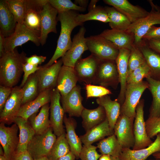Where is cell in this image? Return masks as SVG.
<instances>
[{"mask_svg": "<svg viewBox=\"0 0 160 160\" xmlns=\"http://www.w3.org/2000/svg\"><path fill=\"white\" fill-rule=\"evenodd\" d=\"M146 79L153 98L149 110V117H160V81L155 80L151 76Z\"/></svg>", "mask_w": 160, "mask_h": 160, "instance_id": "obj_34", "label": "cell"}, {"mask_svg": "<svg viewBox=\"0 0 160 160\" xmlns=\"http://www.w3.org/2000/svg\"><path fill=\"white\" fill-rule=\"evenodd\" d=\"M97 146L92 145H84L79 158L81 160H98L102 155L97 152Z\"/></svg>", "mask_w": 160, "mask_h": 160, "instance_id": "obj_46", "label": "cell"}, {"mask_svg": "<svg viewBox=\"0 0 160 160\" xmlns=\"http://www.w3.org/2000/svg\"><path fill=\"white\" fill-rule=\"evenodd\" d=\"M149 160H160V158H155L153 159H150Z\"/></svg>", "mask_w": 160, "mask_h": 160, "instance_id": "obj_62", "label": "cell"}, {"mask_svg": "<svg viewBox=\"0 0 160 160\" xmlns=\"http://www.w3.org/2000/svg\"><path fill=\"white\" fill-rule=\"evenodd\" d=\"M97 103L104 108L106 117L111 127L114 129L115 125L121 113V105L116 99L112 100L110 96L105 95L98 98Z\"/></svg>", "mask_w": 160, "mask_h": 160, "instance_id": "obj_29", "label": "cell"}, {"mask_svg": "<svg viewBox=\"0 0 160 160\" xmlns=\"http://www.w3.org/2000/svg\"><path fill=\"white\" fill-rule=\"evenodd\" d=\"M154 142L148 146L138 150L123 148L119 157L121 160H146L151 155L160 152V133L156 136Z\"/></svg>", "mask_w": 160, "mask_h": 160, "instance_id": "obj_24", "label": "cell"}, {"mask_svg": "<svg viewBox=\"0 0 160 160\" xmlns=\"http://www.w3.org/2000/svg\"><path fill=\"white\" fill-rule=\"evenodd\" d=\"M88 50L100 60H115L119 49L112 42L99 35L86 38Z\"/></svg>", "mask_w": 160, "mask_h": 160, "instance_id": "obj_4", "label": "cell"}, {"mask_svg": "<svg viewBox=\"0 0 160 160\" xmlns=\"http://www.w3.org/2000/svg\"><path fill=\"white\" fill-rule=\"evenodd\" d=\"M63 62L60 59L48 67H40L36 71L39 79V92L56 87L57 78Z\"/></svg>", "mask_w": 160, "mask_h": 160, "instance_id": "obj_17", "label": "cell"}, {"mask_svg": "<svg viewBox=\"0 0 160 160\" xmlns=\"http://www.w3.org/2000/svg\"><path fill=\"white\" fill-rule=\"evenodd\" d=\"M147 81L127 84L124 102L121 106L120 114L135 119L136 107L145 90L148 88Z\"/></svg>", "mask_w": 160, "mask_h": 160, "instance_id": "obj_6", "label": "cell"}, {"mask_svg": "<svg viewBox=\"0 0 160 160\" xmlns=\"http://www.w3.org/2000/svg\"><path fill=\"white\" fill-rule=\"evenodd\" d=\"M144 101L140 100L136 109V115L133 125V130L135 139L133 150H138L145 148L153 142L148 136L146 129L145 121L144 116Z\"/></svg>", "mask_w": 160, "mask_h": 160, "instance_id": "obj_9", "label": "cell"}, {"mask_svg": "<svg viewBox=\"0 0 160 160\" xmlns=\"http://www.w3.org/2000/svg\"><path fill=\"white\" fill-rule=\"evenodd\" d=\"M98 160H121L119 157H114L108 155H102Z\"/></svg>", "mask_w": 160, "mask_h": 160, "instance_id": "obj_56", "label": "cell"}, {"mask_svg": "<svg viewBox=\"0 0 160 160\" xmlns=\"http://www.w3.org/2000/svg\"><path fill=\"white\" fill-rule=\"evenodd\" d=\"M0 155L1 156H4V151L2 147L0 146Z\"/></svg>", "mask_w": 160, "mask_h": 160, "instance_id": "obj_60", "label": "cell"}, {"mask_svg": "<svg viewBox=\"0 0 160 160\" xmlns=\"http://www.w3.org/2000/svg\"><path fill=\"white\" fill-rule=\"evenodd\" d=\"M48 2L54 8L58 13L70 10L84 12L86 9L81 7L70 0H48Z\"/></svg>", "mask_w": 160, "mask_h": 160, "instance_id": "obj_41", "label": "cell"}, {"mask_svg": "<svg viewBox=\"0 0 160 160\" xmlns=\"http://www.w3.org/2000/svg\"><path fill=\"white\" fill-rule=\"evenodd\" d=\"M18 130L19 128L15 123L9 127L0 123V143L4 150V156L7 160H11L17 151L19 141Z\"/></svg>", "mask_w": 160, "mask_h": 160, "instance_id": "obj_13", "label": "cell"}, {"mask_svg": "<svg viewBox=\"0 0 160 160\" xmlns=\"http://www.w3.org/2000/svg\"><path fill=\"white\" fill-rule=\"evenodd\" d=\"M89 2L88 0H75L74 3L76 5L78 4L79 6L86 9L87 6Z\"/></svg>", "mask_w": 160, "mask_h": 160, "instance_id": "obj_55", "label": "cell"}, {"mask_svg": "<svg viewBox=\"0 0 160 160\" xmlns=\"http://www.w3.org/2000/svg\"><path fill=\"white\" fill-rule=\"evenodd\" d=\"M17 23L5 0L0 1V32L5 38L14 32Z\"/></svg>", "mask_w": 160, "mask_h": 160, "instance_id": "obj_28", "label": "cell"}, {"mask_svg": "<svg viewBox=\"0 0 160 160\" xmlns=\"http://www.w3.org/2000/svg\"><path fill=\"white\" fill-rule=\"evenodd\" d=\"M25 0H6L9 8L17 23H23Z\"/></svg>", "mask_w": 160, "mask_h": 160, "instance_id": "obj_42", "label": "cell"}, {"mask_svg": "<svg viewBox=\"0 0 160 160\" xmlns=\"http://www.w3.org/2000/svg\"><path fill=\"white\" fill-rule=\"evenodd\" d=\"M97 147L102 155H108L116 157L119 156L123 148L114 134L100 140L97 144Z\"/></svg>", "mask_w": 160, "mask_h": 160, "instance_id": "obj_35", "label": "cell"}, {"mask_svg": "<svg viewBox=\"0 0 160 160\" xmlns=\"http://www.w3.org/2000/svg\"><path fill=\"white\" fill-rule=\"evenodd\" d=\"M148 47L153 50L160 55V41L153 40L147 41Z\"/></svg>", "mask_w": 160, "mask_h": 160, "instance_id": "obj_52", "label": "cell"}, {"mask_svg": "<svg viewBox=\"0 0 160 160\" xmlns=\"http://www.w3.org/2000/svg\"><path fill=\"white\" fill-rule=\"evenodd\" d=\"M75 155L70 151L67 154L60 157L57 160H75Z\"/></svg>", "mask_w": 160, "mask_h": 160, "instance_id": "obj_53", "label": "cell"}, {"mask_svg": "<svg viewBox=\"0 0 160 160\" xmlns=\"http://www.w3.org/2000/svg\"><path fill=\"white\" fill-rule=\"evenodd\" d=\"M14 123L17 125L19 131V141L16 152L26 151L28 143L35 135V132L28 121L23 118L17 116Z\"/></svg>", "mask_w": 160, "mask_h": 160, "instance_id": "obj_33", "label": "cell"}, {"mask_svg": "<svg viewBox=\"0 0 160 160\" xmlns=\"http://www.w3.org/2000/svg\"><path fill=\"white\" fill-rule=\"evenodd\" d=\"M138 47L150 68L151 77L160 81V55L151 49L144 40Z\"/></svg>", "mask_w": 160, "mask_h": 160, "instance_id": "obj_32", "label": "cell"}, {"mask_svg": "<svg viewBox=\"0 0 160 160\" xmlns=\"http://www.w3.org/2000/svg\"><path fill=\"white\" fill-rule=\"evenodd\" d=\"M63 122L66 132V137L70 146L71 151L75 155L76 159H78L83 146L80 137L76 133V122L73 119L70 117H67L65 114Z\"/></svg>", "mask_w": 160, "mask_h": 160, "instance_id": "obj_27", "label": "cell"}, {"mask_svg": "<svg viewBox=\"0 0 160 160\" xmlns=\"http://www.w3.org/2000/svg\"><path fill=\"white\" fill-rule=\"evenodd\" d=\"M61 95L55 87L53 89L50 105V121L51 127L57 137L65 133L63 125L65 112L61 106Z\"/></svg>", "mask_w": 160, "mask_h": 160, "instance_id": "obj_16", "label": "cell"}, {"mask_svg": "<svg viewBox=\"0 0 160 160\" xmlns=\"http://www.w3.org/2000/svg\"><path fill=\"white\" fill-rule=\"evenodd\" d=\"M130 50L127 49H119V55L115 60L119 76L120 90L116 99L121 105L125 100V94L128 76V61Z\"/></svg>", "mask_w": 160, "mask_h": 160, "instance_id": "obj_21", "label": "cell"}, {"mask_svg": "<svg viewBox=\"0 0 160 160\" xmlns=\"http://www.w3.org/2000/svg\"><path fill=\"white\" fill-rule=\"evenodd\" d=\"M146 62L139 48L134 45L130 50L129 59L128 76L136 69Z\"/></svg>", "mask_w": 160, "mask_h": 160, "instance_id": "obj_40", "label": "cell"}, {"mask_svg": "<svg viewBox=\"0 0 160 160\" xmlns=\"http://www.w3.org/2000/svg\"><path fill=\"white\" fill-rule=\"evenodd\" d=\"M78 14L74 10L58 13L57 20L60 22L61 30L57 47L52 57L43 66L48 67L52 65L58 58L62 57L71 47L72 44L71 38L72 31L76 27L82 26L83 25L76 19Z\"/></svg>", "mask_w": 160, "mask_h": 160, "instance_id": "obj_2", "label": "cell"}, {"mask_svg": "<svg viewBox=\"0 0 160 160\" xmlns=\"http://www.w3.org/2000/svg\"><path fill=\"white\" fill-rule=\"evenodd\" d=\"M149 2L151 7V11L146 16L132 23L125 31L134 37V45L138 47L143 42V37L150 28L156 24L160 25V7L152 1Z\"/></svg>", "mask_w": 160, "mask_h": 160, "instance_id": "obj_3", "label": "cell"}, {"mask_svg": "<svg viewBox=\"0 0 160 160\" xmlns=\"http://www.w3.org/2000/svg\"><path fill=\"white\" fill-rule=\"evenodd\" d=\"M4 37L0 32V57H1L4 52Z\"/></svg>", "mask_w": 160, "mask_h": 160, "instance_id": "obj_54", "label": "cell"}, {"mask_svg": "<svg viewBox=\"0 0 160 160\" xmlns=\"http://www.w3.org/2000/svg\"><path fill=\"white\" fill-rule=\"evenodd\" d=\"M103 1L124 15L131 23L146 16L149 13L144 9L132 4L127 0H104Z\"/></svg>", "mask_w": 160, "mask_h": 160, "instance_id": "obj_20", "label": "cell"}, {"mask_svg": "<svg viewBox=\"0 0 160 160\" xmlns=\"http://www.w3.org/2000/svg\"><path fill=\"white\" fill-rule=\"evenodd\" d=\"M134 119L120 114L115 125L114 134L123 148H132L134 145Z\"/></svg>", "mask_w": 160, "mask_h": 160, "instance_id": "obj_11", "label": "cell"}, {"mask_svg": "<svg viewBox=\"0 0 160 160\" xmlns=\"http://www.w3.org/2000/svg\"><path fill=\"white\" fill-rule=\"evenodd\" d=\"M50 106L47 104L41 108L39 113H36L31 116L28 119L30 124L33 129L35 135L42 134L51 127L49 119Z\"/></svg>", "mask_w": 160, "mask_h": 160, "instance_id": "obj_31", "label": "cell"}, {"mask_svg": "<svg viewBox=\"0 0 160 160\" xmlns=\"http://www.w3.org/2000/svg\"><path fill=\"white\" fill-rule=\"evenodd\" d=\"M48 0H25L23 23L40 34L41 12Z\"/></svg>", "mask_w": 160, "mask_h": 160, "instance_id": "obj_14", "label": "cell"}, {"mask_svg": "<svg viewBox=\"0 0 160 160\" xmlns=\"http://www.w3.org/2000/svg\"><path fill=\"white\" fill-rule=\"evenodd\" d=\"M23 92L20 87H13L0 114V123L10 124L14 123L22 105Z\"/></svg>", "mask_w": 160, "mask_h": 160, "instance_id": "obj_12", "label": "cell"}, {"mask_svg": "<svg viewBox=\"0 0 160 160\" xmlns=\"http://www.w3.org/2000/svg\"><path fill=\"white\" fill-rule=\"evenodd\" d=\"M78 22L83 24L87 21L95 20L104 23H109L110 20L105 7L101 6H97L93 9L86 14H78L76 17Z\"/></svg>", "mask_w": 160, "mask_h": 160, "instance_id": "obj_38", "label": "cell"}, {"mask_svg": "<svg viewBox=\"0 0 160 160\" xmlns=\"http://www.w3.org/2000/svg\"><path fill=\"white\" fill-rule=\"evenodd\" d=\"M52 89H48L42 91L34 99L22 105L17 116L28 121V118L36 113L40 108L50 102Z\"/></svg>", "mask_w": 160, "mask_h": 160, "instance_id": "obj_23", "label": "cell"}, {"mask_svg": "<svg viewBox=\"0 0 160 160\" xmlns=\"http://www.w3.org/2000/svg\"><path fill=\"white\" fill-rule=\"evenodd\" d=\"M11 160H34L27 150L20 152H15Z\"/></svg>", "mask_w": 160, "mask_h": 160, "instance_id": "obj_51", "label": "cell"}, {"mask_svg": "<svg viewBox=\"0 0 160 160\" xmlns=\"http://www.w3.org/2000/svg\"><path fill=\"white\" fill-rule=\"evenodd\" d=\"M39 68L40 67H38L37 65H32L26 62L24 63L23 67L24 75L20 87L22 88L30 76L37 71Z\"/></svg>", "mask_w": 160, "mask_h": 160, "instance_id": "obj_47", "label": "cell"}, {"mask_svg": "<svg viewBox=\"0 0 160 160\" xmlns=\"http://www.w3.org/2000/svg\"><path fill=\"white\" fill-rule=\"evenodd\" d=\"M71 151L69 145L66 139L65 133L57 137L48 157L51 160H57Z\"/></svg>", "mask_w": 160, "mask_h": 160, "instance_id": "obj_39", "label": "cell"}, {"mask_svg": "<svg viewBox=\"0 0 160 160\" xmlns=\"http://www.w3.org/2000/svg\"><path fill=\"white\" fill-rule=\"evenodd\" d=\"M151 76L150 68L146 62L134 70L128 77L127 84L137 83Z\"/></svg>", "mask_w": 160, "mask_h": 160, "instance_id": "obj_43", "label": "cell"}, {"mask_svg": "<svg viewBox=\"0 0 160 160\" xmlns=\"http://www.w3.org/2000/svg\"><path fill=\"white\" fill-rule=\"evenodd\" d=\"M58 12L48 2L44 6L41 12L40 44L44 45L46 42L48 34L57 33Z\"/></svg>", "mask_w": 160, "mask_h": 160, "instance_id": "obj_18", "label": "cell"}, {"mask_svg": "<svg viewBox=\"0 0 160 160\" xmlns=\"http://www.w3.org/2000/svg\"><path fill=\"white\" fill-rule=\"evenodd\" d=\"M62 107L65 113L69 117L81 116L84 107L82 101L83 98L81 95V87L76 85L67 95L61 97Z\"/></svg>", "mask_w": 160, "mask_h": 160, "instance_id": "obj_19", "label": "cell"}, {"mask_svg": "<svg viewBox=\"0 0 160 160\" xmlns=\"http://www.w3.org/2000/svg\"><path fill=\"white\" fill-rule=\"evenodd\" d=\"M26 54L16 49L5 52L0 58V85L13 87L18 82L26 62Z\"/></svg>", "mask_w": 160, "mask_h": 160, "instance_id": "obj_1", "label": "cell"}, {"mask_svg": "<svg viewBox=\"0 0 160 160\" xmlns=\"http://www.w3.org/2000/svg\"><path fill=\"white\" fill-rule=\"evenodd\" d=\"M100 60L92 54L78 60L74 67L78 81L86 84H92Z\"/></svg>", "mask_w": 160, "mask_h": 160, "instance_id": "obj_15", "label": "cell"}, {"mask_svg": "<svg viewBox=\"0 0 160 160\" xmlns=\"http://www.w3.org/2000/svg\"><path fill=\"white\" fill-rule=\"evenodd\" d=\"M13 88L0 85V113L3 109Z\"/></svg>", "mask_w": 160, "mask_h": 160, "instance_id": "obj_48", "label": "cell"}, {"mask_svg": "<svg viewBox=\"0 0 160 160\" xmlns=\"http://www.w3.org/2000/svg\"><path fill=\"white\" fill-rule=\"evenodd\" d=\"M34 160H51L47 156H44L38 159H34Z\"/></svg>", "mask_w": 160, "mask_h": 160, "instance_id": "obj_58", "label": "cell"}, {"mask_svg": "<svg viewBox=\"0 0 160 160\" xmlns=\"http://www.w3.org/2000/svg\"><path fill=\"white\" fill-rule=\"evenodd\" d=\"M100 35L112 42L119 49H126L130 50L134 45L133 36L125 31L107 29Z\"/></svg>", "mask_w": 160, "mask_h": 160, "instance_id": "obj_25", "label": "cell"}, {"mask_svg": "<svg viewBox=\"0 0 160 160\" xmlns=\"http://www.w3.org/2000/svg\"><path fill=\"white\" fill-rule=\"evenodd\" d=\"M147 134L150 138L160 133V117H150L145 121Z\"/></svg>", "mask_w": 160, "mask_h": 160, "instance_id": "obj_45", "label": "cell"}, {"mask_svg": "<svg viewBox=\"0 0 160 160\" xmlns=\"http://www.w3.org/2000/svg\"><path fill=\"white\" fill-rule=\"evenodd\" d=\"M85 89L87 98H99L112 93L111 91L106 88L100 85L86 84Z\"/></svg>", "mask_w": 160, "mask_h": 160, "instance_id": "obj_44", "label": "cell"}, {"mask_svg": "<svg viewBox=\"0 0 160 160\" xmlns=\"http://www.w3.org/2000/svg\"><path fill=\"white\" fill-rule=\"evenodd\" d=\"M0 160H7L4 156L0 155Z\"/></svg>", "mask_w": 160, "mask_h": 160, "instance_id": "obj_61", "label": "cell"}, {"mask_svg": "<svg viewBox=\"0 0 160 160\" xmlns=\"http://www.w3.org/2000/svg\"><path fill=\"white\" fill-rule=\"evenodd\" d=\"M78 79L74 68L63 65L58 75L56 88L61 97L67 95L77 85Z\"/></svg>", "mask_w": 160, "mask_h": 160, "instance_id": "obj_22", "label": "cell"}, {"mask_svg": "<svg viewBox=\"0 0 160 160\" xmlns=\"http://www.w3.org/2000/svg\"><path fill=\"white\" fill-rule=\"evenodd\" d=\"M155 158H160V152L156 153L152 155Z\"/></svg>", "mask_w": 160, "mask_h": 160, "instance_id": "obj_59", "label": "cell"}, {"mask_svg": "<svg viewBox=\"0 0 160 160\" xmlns=\"http://www.w3.org/2000/svg\"><path fill=\"white\" fill-rule=\"evenodd\" d=\"M22 88L23 92L22 105L36 98L39 94V79L36 71L30 76Z\"/></svg>", "mask_w": 160, "mask_h": 160, "instance_id": "obj_37", "label": "cell"}, {"mask_svg": "<svg viewBox=\"0 0 160 160\" xmlns=\"http://www.w3.org/2000/svg\"><path fill=\"white\" fill-rule=\"evenodd\" d=\"M40 34L28 27L23 23L17 24L15 31L11 36L4 38V52L12 51L16 48L29 41L36 46L40 45Z\"/></svg>", "mask_w": 160, "mask_h": 160, "instance_id": "obj_5", "label": "cell"}, {"mask_svg": "<svg viewBox=\"0 0 160 160\" xmlns=\"http://www.w3.org/2000/svg\"><path fill=\"white\" fill-rule=\"evenodd\" d=\"M113 134L114 129L110 127L106 118L102 123L93 127L79 137L84 145H88Z\"/></svg>", "mask_w": 160, "mask_h": 160, "instance_id": "obj_26", "label": "cell"}, {"mask_svg": "<svg viewBox=\"0 0 160 160\" xmlns=\"http://www.w3.org/2000/svg\"><path fill=\"white\" fill-rule=\"evenodd\" d=\"M97 0H91L88 6V12L93 9L96 6V3L98 1Z\"/></svg>", "mask_w": 160, "mask_h": 160, "instance_id": "obj_57", "label": "cell"}, {"mask_svg": "<svg viewBox=\"0 0 160 160\" xmlns=\"http://www.w3.org/2000/svg\"><path fill=\"white\" fill-rule=\"evenodd\" d=\"M143 40H153L160 41V27L152 26L143 37Z\"/></svg>", "mask_w": 160, "mask_h": 160, "instance_id": "obj_49", "label": "cell"}, {"mask_svg": "<svg viewBox=\"0 0 160 160\" xmlns=\"http://www.w3.org/2000/svg\"><path fill=\"white\" fill-rule=\"evenodd\" d=\"M46 57L33 55L26 58V62L33 65H38L41 64L46 60Z\"/></svg>", "mask_w": 160, "mask_h": 160, "instance_id": "obj_50", "label": "cell"}, {"mask_svg": "<svg viewBox=\"0 0 160 160\" xmlns=\"http://www.w3.org/2000/svg\"><path fill=\"white\" fill-rule=\"evenodd\" d=\"M108 14L111 29L125 31L131 24L128 19L124 15L113 7H105Z\"/></svg>", "mask_w": 160, "mask_h": 160, "instance_id": "obj_36", "label": "cell"}, {"mask_svg": "<svg viewBox=\"0 0 160 160\" xmlns=\"http://www.w3.org/2000/svg\"><path fill=\"white\" fill-rule=\"evenodd\" d=\"M57 138L51 127L42 134L35 135L28 143L27 150L33 159L48 157Z\"/></svg>", "mask_w": 160, "mask_h": 160, "instance_id": "obj_7", "label": "cell"}, {"mask_svg": "<svg viewBox=\"0 0 160 160\" xmlns=\"http://www.w3.org/2000/svg\"><path fill=\"white\" fill-rule=\"evenodd\" d=\"M86 31L85 27L81 26L74 36L71 47L61 57L63 65L74 68L84 52L88 50L84 36Z\"/></svg>", "mask_w": 160, "mask_h": 160, "instance_id": "obj_10", "label": "cell"}, {"mask_svg": "<svg viewBox=\"0 0 160 160\" xmlns=\"http://www.w3.org/2000/svg\"><path fill=\"white\" fill-rule=\"evenodd\" d=\"M81 116L82 119V126L86 132L103 122L107 118L105 110L99 105L93 109L84 108Z\"/></svg>", "mask_w": 160, "mask_h": 160, "instance_id": "obj_30", "label": "cell"}, {"mask_svg": "<svg viewBox=\"0 0 160 160\" xmlns=\"http://www.w3.org/2000/svg\"><path fill=\"white\" fill-rule=\"evenodd\" d=\"M119 83L115 60H100L92 84L116 89Z\"/></svg>", "mask_w": 160, "mask_h": 160, "instance_id": "obj_8", "label": "cell"}]
</instances>
